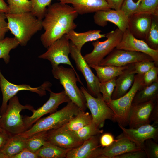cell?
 I'll list each match as a JSON object with an SVG mask.
<instances>
[{
  "mask_svg": "<svg viewBox=\"0 0 158 158\" xmlns=\"http://www.w3.org/2000/svg\"><path fill=\"white\" fill-rule=\"evenodd\" d=\"M134 69L133 63L129 64V67L116 78L111 99H116L122 97L131 88L134 82L135 75L133 73Z\"/></svg>",
  "mask_w": 158,
  "mask_h": 158,
  "instance_id": "cell-23",
  "label": "cell"
},
{
  "mask_svg": "<svg viewBox=\"0 0 158 158\" xmlns=\"http://www.w3.org/2000/svg\"><path fill=\"white\" fill-rule=\"evenodd\" d=\"M47 91L50 92V97L48 100L37 109H34L32 111L33 114L31 116L23 117L27 130L44 115L55 112L61 104L68 103L71 101L64 90L59 93H55L49 88Z\"/></svg>",
  "mask_w": 158,
  "mask_h": 158,
  "instance_id": "cell-12",
  "label": "cell"
},
{
  "mask_svg": "<svg viewBox=\"0 0 158 158\" xmlns=\"http://www.w3.org/2000/svg\"><path fill=\"white\" fill-rule=\"evenodd\" d=\"M115 140L112 134L109 133H105L100 136L99 145L103 147H108L111 145Z\"/></svg>",
  "mask_w": 158,
  "mask_h": 158,
  "instance_id": "cell-43",
  "label": "cell"
},
{
  "mask_svg": "<svg viewBox=\"0 0 158 158\" xmlns=\"http://www.w3.org/2000/svg\"><path fill=\"white\" fill-rule=\"evenodd\" d=\"M19 45L18 41L14 37H6L0 40V59H2L6 63H8L10 61V51Z\"/></svg>",
  "mask_w": 158,
  "mask_h": 158,
  "instance_id": "cell-30",
  "label": "cell"
},
{
  "mask_svg": "<svg viewBox=\"0 0 158 158\" xmlns=\"http://www.w3.org/2000/svg\"><path fill=\"white\" fill-rule=\"evenodd\" d=\"M78 14L71 6L60 2L50 4L42 20L44 32L40 36L43 46L47 48L63 35L77 27L74 22Z\"/></svg>",
  "mask_w": 158,
  "mask_h": 158,
  "instance_id": "cell-1",
  "label": "cell"
},
{
  "mask_svg": "<svg viewBox=\"0 0 158 158\" xmlns=\"http://www.w3.org/2000/svg\"><path fill=\"white\" fill-rule=\"evenodd\" d=\"M144 61H154L150 56L145 54L115 48L102 60L99 65L122 66Z\"/></svg>",
  "mask_w": 158,
  "mask_h": 158,
  "instance_id": "cell-13",
  "label": "cell"
},
{
  "mask_svg": "<svg viewBox=\"0 0 158 158\" xmlns=\"http://www.w3.org/2000/svg\"><path fill=\"white\" fill-rule=\"evenodd\" d=\"M92 121L91 115L88 112L80 109L77 115L64 126L68 130L74 132L90 123Z\"/></svg>",
  "mask_w": 158,
  "mask_h": 158,
  "instance_id": "cell-29",
  "label": "cell"
},
{
  "mask_svg": "<svg viewBox=\"0 0 158 158\" xmlns=\"http://www.w3.org/2000/svg\"><path fill=\"white\" fill-rule=\"evenodd\" d=\"M66 4H72L78 14L95 13L111 9L106 0H57Z\"/></svg>",
  "mask_w": 158,
  "mask_h": 158,
  "instance_id": "cell-22",
  "label": "cell"
},
{
  "mask_svg": "<svg viewBox=\"0 0 158 158\" xmlns=\"http://www.w3.org/2000/svg\"><path fill=\"white\" fill-rule=\"evenodd\" d=\"M12 158H38V157L35 153L32 152L26 147Z\"/></svg>",
  "mask_w": 158,
  "mask_h": 158,
  "instance_id": "cell-45",
  "label": "cell"
},
{
  "mask_svg": "<svg viewBox=\"0 0 158 158\" xmlns=\"http://www.w3.org/2000/svg\"><path fill=\"white\" fill-rule=\"evenodd\" d=\"M89 65L90 68H93L96 71L97 76L100 83H103L117 78L129 67V64L122 66Z\"/></svg>",
  "mask_w": 158,
  "mask_h": 158,
  "instance_id": "cell-25",
  "label": "cell"
},
{
  "mask_svg": "<svg viewBox=\"0 0 158 158\" xmlns=\"http://www.w3.org/2000/svg\"><path fill=\"white\" fill-rule=\"evenodd\" d=\"M26 140L19 134L12 135L0 152L4 158H12L26 147Z\"/></svg>",
  "mask_w": 158,
  "mask_h": 158,
  "instance_id": "cell-26",
  "label": "cell"
},
{
  "mask_svg": "<svg viewBox=\"0 0 158 158\" xmlns=\"http://www.w3.org/2000/svg\"><path fill=\"white\" fill-rule=\"evenodd\" d=\"M9 30L18 41L25 46L32 37L42 28V20L31 12L20 13H5Z\"/></svg>",
  "mask_w": 158,
  "mask_h": 158,
  "instance_id": "cell-2",
  "label": "cell"
},
{
  "mask_svg": "<svg viewBox=\"0 0 158 158\" xmlns=\"http://www.w3.org/2000/svg\"><path fill=\"white\" fill-rule=\"evenodd\" d=\"M32 4L31 12L38 19L42 20L46 14L47 7L52 0H30Z\"/></svg>",
  "mask_w": 158,
  "mask_h": 158,
  "instance_id": "cell-35",
  "label": "cell"
},
{
  "mask_svg": "<svg viewBox=\"0 0 158 158\" xmlns=\"http://www.w3.org/2000/svg\"><path fill=\"white\" fill-rule=\"evenodd\" d=\"M158 67L155 66L143 75L144 85L148 86L154 82H158Z\"/></svg>",
  "mask_w": 158,
  "mask_h": 158,
  "instance_id": "cell-41",
  "label": "cell"
},
{
  "mask_svg": "<svg viewBox=\"0 0 158 158\" xmlns=\"http://www.w3.org/2000/svg\"><path fill=\"white\" fill-rule=\"evenodd\" d=\"M141 149L126 137L123 133L116 137L110 146L100 148V158H114L115 157L130 151Z\"/></svg>",
  "mask_w": 158,
  "mask_h": 158,
  "instance_id": "cell-19",
  "label": "cell"
},
{
  "mask_svg": "<svg viewBox=\"0 0 158 158\" xmlns=\"http://www.w3.org/2000/svg\"><path fill=\"white\" fill-rule=\"evenodd\" d=\"M71 56L74 61L77 68L84 77L87 84V91L93 96L97 97L101 94L100 92V82L92 71L90 67L81 53V50L70 42Z\"/></svg>",
  "mask_w": 158,
  "mask_h": 158,
  "instance_id": "cell-9",
  "label": "cell"
},
{
  "mask_svg": "<svg viewBox=\"0 0 158 158\" xmlns=\"http://www.w3.org/2000/svg\"><path fill=\"white\" fill-rule=\"evenodd\" d=\"M8 4V13L16 14L31 12L32 4L30 0H7Z\"/></svg>",
  "mask_w": 158,
  "mask_h": 158,
  "instance_id": "cell-32",
  "label": "cell"
},
{
  "mask_svg": "<svg viewBox=\"0 0 158 158\" xmlns=\"http://www.w3.org/2000/svg\"><path fill=\"white\" fill-rule=\"evenodd\" d=\"M52 72L53 77L59 81L71 101L81 110L85 111L87 107L86 100L77 85V82L83 85L77 73L71 68L61 65L52 66Z\"/></svg>",
  "mask_w": 158,
  "mask_h": 158,
  "instance_id": "cell-4",
  "label": "cell"
},
{
  "mask_svg": "<svg viewBox=\"0 0 158 158\" xmlns=\"http://www.w3.org/2000/svg\"><path fill=\"white\" fill-rule=\"evenodd\" d=\"M123 135L132 142L142 150L145 141L152 139L157 142L158 128L150 124L141 126L136 128H126L118 124Z\"/></svg>",
  "mask_w": 158,
  "mask_h": 158,
  "instance_id": "cell-16",
  "label": "cell"
},
{
  "mask_svg": "<svg viewBox=\"0 0 158 158\" xmlns=\"http://www.w3.org/2000/svg\"><path fill=\"white\" fill-rule=\"evenodd\" d=\"M147 158L145 151L142 150L130 151L117 156L114 158Z\"/></svg>",
  "mask_w": 158,
  "mask_h": 158,
  "instance_id": "cell-42",
  "label": "cell"
},
{
  "mask_svg": "<svg viewBox=\"0 0 158 158\" xmlns=\"http://www.w3.org/2000/svg\"><path fill=\"white\" fill-rule=\"evenodd\" d=\"M123 32L118 28L106 34L107 39L101 42L97 40L92 43V51L85 54L83 57L89 65H99L102 60L107 56L119 43Z\"/></svg>",
  "mask_w": 158,
  "mask_h": 158,
  "instance_id": "cell-7",
  "label": "cell"
},
{
  "mask_svg": "<svg viewBox=\"0 0 158 158\" xmlns=\"http://www.w3.org/2000/svg\"><path fill=\"white\" fill-rule=\"evenodd\" d=\"M99 135L93 136L84 141L79 146L69 150L66 158H98Z\"/></svg>",
  "mask_w": 158,
  "mask_h": 158,
  "instance_id": "cell-20",
  "label": "cell"
},
{
  "mask_svg": "<svg viewBox=\"0 0 158 158\" xmlns=\"http://www.w3.org/2000/svg\"><path fill=\"white\" fill-rule=\"evenodd\" d=\"M5 13L0 12V40L4 38L5 35L9 30Z\"/></svg>",
  "mask_w": 158,
  "mask_h": 158,
  "instance_id": "cell-44",
  "label": "cell"
},
{
  "mask_svg": "<svg viewBox=\"0 0 158 158\" xmlns=\"http://www.w3.org/2000/svg\"><path fill=\"white\" fill-rule=\"evenodd\" d=\"M100 30H90L85 32L78 33L72 30L66 34L70 41L79 49H81L87 42L95 41L106 37V34L101 33Z\"/></svg>",
  "mask_w": 158,
  "mask_h": 158,
  "instance_id": "cell-24",
  "label": "cell"
},
{
  "mask_svg": "<svg viewBox=\"0 0 158 158\" xmlns=\"http://www.w3.org/2000/svg\"><path fill=\"white\" fill-rule=\"evenodd\" d=\"M150 122H153L154 125L157 126L158 124V102H157L154 107L152 111L150 117Z\"/></svg>",
  "mask_w": 158,
  "mask_h": 158,
  "instance_id": "cell-47",
  "label": "cell"
},
{
  "mask_svg": "<svg viewBox=\"0 0 158 158\" xmlns=\"http://www.w3.org/2000/svg\"><path fill=\"white\" fill-rule=\"evenodd\" d=\"M133 73L135 74L143 75L153 67L156 66L153 61H144L133 63Z\"/></svg>",
  "mask_w": 158,
  "mask_h": 158,
  "instance_id": "cell-40",
  "label": "cell"
},
{
  "mask_svg": "<svg viewBox=\"0 0 158 158\" xmlns=\"http://www.w3.org/2000/svg\"><path fill=\"white\" fill-rule=\"evenodd\" d=\"M116 78L108 81L100 83L99 85L100 92L102 99L107 103L111 100V96L116 86Z\"/></svg>",
  "mask_w": 158,
  "mask_h": 158,
  "instance_id": "cell-37",
  "label": "cell"
},
{
  "mask_svg": "<svg viewBox=\"0 0 158 158\" xmlns=\"http://www.w3.org/2000/svg\"><path fill=\"white\" fill-rule=\"evenodd\" d=\"M11 135L3 130L0 131V152Z\"/></svg>",
  "mask_w": 158,
  "mask_h": 158,
  "instance_id": "cell-46",
  "label": "cell"
},
{
  "mask_svg": "<svg viewBox=\"0 0 158 158\" xmlns=\"http://www.w3.org/2000/svg\"><path fill=\"white\" fill-rule=\"evenodd\" d=\"M9 101L6 111L0 118V127L12 135L21 133L27 129L20 114L21 111L25 109L32 111L35 109L30 105L21 104L16 95Z\"/></svg>",
  "mask_w": 158,
  "mask_h": 158,
  "instance_id": "cell-5",
  "label": "cell"
},
{
  "mask_svg": "<svg viewBox=\"0 0 158 158\" xmlns=\"http://www.w3.org/2000/svg\"><path fill=\"white\" fill-rule=\"evenodd\" d=\"M158 102L150 101L132 105L128 119L129 128H136L143 125L150 124L151 122L150 117L151 112Z\"/></svg>",
  "mask_w": 158,
  "mask_h": 158,
  "instance_id": "cell-17",
  "label": "cell"
},
{
  "mask_svg": "<svg viewBox=\"0 0 158 158\" xmlns=\"http://www.w3.org/2000/svg\"><path fill=\"white\" fill-rule=\"evenodd\" d=\"M80 89L85 97L86 107L91 113L92 122L97 127L99 128L103 127L107 119L113 121L114 112L104 100L101 94L95 97L83 87H81Z\"/></svg>",
  "mask_w": 158,
  "mask_h": 158,
  "instance_id": "cell-8",
  "label": "cell"
},
{
  "mask_svg": "<svg viewBox=\"0 0 158 158\" xmlns=\"http://www.w3.org/2000/svg\"><path fill=\"white\" fill-rule=\"evenodd\" d=\"M51 86V84L49 81L44 82L39 87L34 88L26 84H14L5 78L0 70V87L2 94V102L0 109L1 114L2 115L6 111L8 101L19 91L23 90L29 91L42 96L46 95V90H47Z\"/></svg>",
  "mask_w": 158,
  "mask_h": 158,
  "instance_id": "cell-10",
  "label": "cell"
},
{
  "mask_svg": "<svg viewBox=\"0 0 158 158\" xmlns=\"http://www.w3.org/2000/svg\"><path fill=\"white\" fill-rule=\"evenodd\" d=\"M79 139L84 141L91 137L103 133V130L97 127L92 121L90 123L75 131H73Z\"/></svg>",
  "mask_w": 158,
  "mask_h": 158,
  "instance_id": "cell-34",
  "label": "cell"
},
{
  "mask_svg": "<svg viewBox=\"0 0 158 158\" xmlns=\"http://www.w3.org/2000/svg\"><path fill=\"white\" fill-rule=\"evenodd\" d=\"M1 115L0 114V118H1ZM3 130L2 129H1V128L0 127V131H2Z\"/></svg>",
  "mask_w": 158,
  "mask_h": 158,
  "instance_id": "cell-50",
  "label": "cell"
},
{
  "mask_svg": "<svg viewBox=\"0 0 158 158\" xmlns=\"http://www.w3.org/2000/svg\"><path fill=\"white\" fill-rule=\"evenodd\" d=\"M143 75H135L132 86L126 94L118 99H111L107 103L114 114L113 122L124 127L128 125V115L135 95L137 91L145 85Z\"/></svg>",
  "mask_w": 158,
  "mask_h": 158,
  "instance_id": "cell-6",
  "label": "cell"
},
{
  "mask_svg": "<svg viewBox=\"0 0 158 158\" xmlns=\"http://www.w3.org/2000/svg\"><path fill=\"white\" fill-rule=\"evenodd\" d=\"M152 139L146 140L142 150L145 152L147 158H158V144Z\"/></svg>",
  "mask_w": 158,
  "mask_h": 158,
  "instance_id": "cell-39",
  "label": "cell"
},
{
  "mask_svg": "<svg viewBox=\"0 0 158 158\" xmlns=\"http://www.w3.org/2000/svg\"><path fill=\"white\" fill-rule=\"evenodd\" d=\"M111 9L115 10L121 9L124 0H106Z\"/></svg>",
  "mask_w": 158,
  "mask_h": 158,
  "instance_id": "cell-48",
  "label": "cell"
},
{
  "mask_svg": "<svg viewBox=\"0 0 158 158\" xmlns=\"http://www.w3.org/2000/svg\"><path fill=\"white\" fill-rule=\"evenodd\" d=\"M68 150L47 142L35 153L38 158H66Z\"/></svg>",
  "mask_w": 158,
  "mask_h": 158,
  "instance_id": "cell-28",
  "label": "cell"
},
{
  "mask_svg": "<svg viewBox=\"0 0 158 158\" xmlns=\"http://www.w3.org/2000/svg\"><path fill=\"white\" fill-rule=\"evenodd\" d=\"M150 101H158V82L148 86H144L136 93L132 105L137 104Z\"/></svg>",
  "mask_w": 158,
  "mask_h": 158,
  "instance_id": "cell-27",
  "label": "cell"
},
{
  "mask_svg": "<svg viewBox=\"0 0 158 158\" xmlns=\"http://www.w3.org/2000/svg\"><path fill=\"white\" fill-rule=\"evenodd\" d=\"M135 13L158 16V0H142L138 10Z\"/></svg>",
  "mask_w": 158,
  "mask_h": 158,
  "instance_id": "cell-36",
  "label": "cell"
},
{
  "mask_svg": "<svg viewBox=\"0 0 158 158\" xmlns=\"http://www.w3.org/2000/svg\"><path fill=\"white\" fill-rule=\"evenodd\" d=\"M47 131L36 133L26 138V148L35 153L47 141L46 139Z\"/></svg>",
  "mask_w": 158,
  "mask_h": 158,
  "instance_id": "cell-33",
  "label": "cell"
},
{
  "mask_svg": "<svg viewBox=\"0 0 158 158\" xmlns=\"http://www.w3.org/2000/svg\"><path fill=\"white\" fill-rule=\"evenodd\" d=\"M70 42L67 34L64 35L47 48V51L40 55L39 58L49 60L52 66H57L61 64L68 65L77 72L68 57Z\"/></svg>",
  "mask_w": 158,
  "mask_h": 158,
  "instance_id": "cell-11",
  "label": "cell"
},
{
  "mask_svg": "<svg viewBox=\"0 0 158 158\" xmlns=\"http://www.w3.org/2000/svg\"><path fill=\"white\" fill-rule=\"evenodd\" d=\"M8 5L4 0H0V12L8 13Z\"/></svg>",
  "mask_w": 158,
  "mask_h": 158,
  "instance_id": "cell-49",
  "label": "cell"
},
{
  "mask_svg": "<svg viewBox=\"0 0 158 158\" xmlns=\"http://www.w3.org/2000/svg\"><path fill=\"white\" fill-rule=\"evenodd\" d=\"M153 16L143 13L133 14L128 18L127 29L135 37L144 40Z\"/></svg>",
  "mask_w": 158,
  "mask_h": 158,
  "instance_id": "cell-21",
  "label": "cell"
},
{
  "mask_svg": "<svg viewBox=\"0 0 158 158\" xmlns=\"http://www.w3.org/2000/svg\"><path fill=\"white\" fill-rule=\"evenodd\" d=\"M144 41L151 49L158 50V16H153L150 27Z\"/></svg>",
  "mask_w": 158,
  "mask_h": 158,
  "instance_id": "cell-31",
  "label": "cell"
},
{
  "mask_svg": "<svg viewBox=\"0 0 158 158\" xmlns=\"http://www.w3.org/2000/svg\"><path fill=\"white\" fill-rule=\"evenodd\" d=\"M116 48L145 54L152 59L157 66H158V50L150 48L144 40L135 37L127 29L123 32L121 40Z\"/></svg>",
  "mask_w": 158,
  "mask_h": 158,
  "instance_id": "cell-15",
  "label": "cell"
},
{
  "mask_svg": "<svg viewBox=\"0 0 158 158\" xmlns=\"http://www.w3.org/2000/svg\"><path fill=\"white\" fill-rule=\"evenodd\" d=\"M142 0H124L121 10L128 17L138 10Z\"/></svg>",
  "mask_w": 158,
  "mask_h": 158,
  "instance_id": "cell-38",
  "label": "cell"
},
{
  "mask_svg": "<svg viewBox=\"0 0 158 158\" xmlns=\"http://www.w3.org/2000/svg\"><path fill=\"white\" fill-rule=\"evenodd\" d=\"M93 19L95 24L102 27L106 26L107 22L113 23L123 32L128 27V17L121 9L98 11L95 13Z\"/></svg>",
  "mask_w": 158,
  "mask_h": 158,
  "instance_id": "cell-18",
  "label": "cell"
},
{
  "mask_svg": "<svg viewBox=\"0 0 158 158\" xmlns=\"http://www.w3.org/2000/svg\"><path fill=\"white\" fill-rule=\"evenodd\" d=\"M46 139L51 143L68 150L79 146L84 141L78 138L73 131L67 129L64 125L47 131Z\"/></svg>",
  "mask_w": 158,
  "mask_h": 158,
  "instance_id": "cell-14",
  "label": "cell"
},
{
  "mask_svg": "<svg viewBox=\"0 0 158 158\" xmlns=\"http://www.w3.org/2000/svg\"><path fill=\"white\" fill-rule=\"evenodd\" d=\"M80 109L75 104L70 101L60 110L46 117L40 118L29 129L19 134L27 138L36 133L60 127L76 115Z\"/></svg>",
  "mask_w": 158,
  "mask_h": 158,
  "instance_id": "cell-3",
  "label": "cell"
}]
</instances>
